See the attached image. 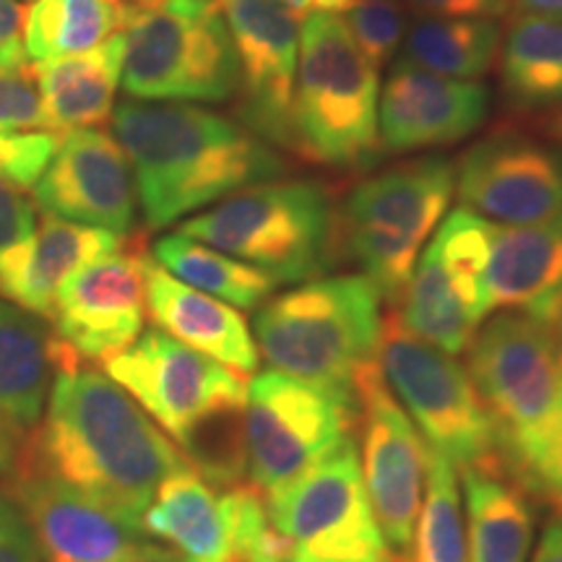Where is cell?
<instances>
[{
  "instance_id": "7402d4cb",
  "label": "cell",
  "mask_w": 562,
  "mask_h": 562,
  "mask_svg": "<svg viewBox=\"0 0 562 562\" xmlns=\"http://www.w3.org/2000/svg\"><path fill=\"white\" fill-rule=\"evenodd\" d=\"M63 344L50 323L0 297V482L45 417Z\"/></svg>"
},
{
  "instance_id": "f1b7e54d",
  "label": "cell",
  "mask_w": 562,
  "mask_h": 562,
  "mask_svg": "<svg viewBox=\"0 0 562 562\" xmlns=\"http://www.w3.org/2000/svg\"><path fill=\"white\" fill-rule=\"evenodd\" d=\"M151 258L175 279L227 302L237 311H258L266 300L273 297V290L279 286L271 273L237 261L227 252L180 235V232L159 237L151 248Z\"/></svg>"
},
{
  "instance_id": "b9f144b4",
  "label": "cell",
  "mask_w": 562,
  "mask_h": 562,
  "mask_svg": "<svg viewBox=\"0 0 562 562\" xmlns=\"http://www.w3.org/2000/svg\"><path fill=\"white\" fill-rule=\"evenodd\" d=\"M513 13H537V16H562V0H510Z\"/></svg>"
},
{
  "instance_id": "e0dca14e",
  "label": "cell",
  "mask_w": 562,
  "mask_h": 562,
  "mask_svg": "<svg viewBox=\"0 0 562 562\" xmlns=\"http://www.w3.org/2000/svg\"><path fill=\"white\" fill-rule=\"evenodd\" d=\"M237 55V115L266 144L297 151L294 87L300 60V13L277 0H216Z\"/></svg>"
},
{
  "instance_id": "44dd1931",
  "label": "cell",
  "mask_w": 562,
  "mask_h": 562,
  "mask_svg": "<svg viewBox=\"0 0 562 562\" xmlns=\"http://www.w3.org/2000/svg\"><path fill=\"white\" fill-rule=\"evenodd\" d=\"M487 112L490 89L484 83L448 79L396 60L378 104L381 146L391 154L453 146L480 131Z\"/></svg>"
},
{
  "instance_id": "e575fe53",
  "label": "cell",
  "mask_w": 562,
  "mask_h": 562,
  "mask_svg": "<svg viewBox=\"0 0 562 562\" xmlns=\"http://www.w3.org/2000/svg\"><path fill=\"white\" fill-rule=\"evenodd\" d=\"M37 229V203L24 188L0 175V256L30 240Z\"/></svg>"
},
{
  "instance_id": "1f68e13d",
  "label": "cell",
  "mask_w": 562,
  "mask_h": 562,
  "mask_svg": "<svg viewBox=\"0 0 562 562\" xmlns=\"http://www.w3.org/2000/svg\"><path fill=\"white\" fill-rule=\"evenodd\" d=\"M409 562H469L456 469L435 451L427 461L425 501L417 516Z\"/></svg>"
},
{
  "instance_id": "7c38bea8",
  "label": "cell",
  "mask_w": 562,
  "mask_h": 562,
  "mask_svg": "<svg viewBox=\"0 0 562 562\" xmlns=\"http://www.w3.org/2000/svg\"><path fill=\"white\" fill-rule=\"evenodd\" d=\"M266 508L284 562H393L351 440L266 497Z\"/></svg>"
},
{
  "instance_id": "f6af8a7d",
  "label": "cell",
  "mask_w": 562,
  "mask_h": 562,
  "mask_svg": "<svg viewBox=\"0 0 562 562\" xmlns=\"http://www.w3.org/2000/svg\"><path fill=\"white\" fill-rule=\"evenodd\" d=\"M550 328H552L554 351H558V362H560V368H562V315H560L558 321H552V323H550Z\"/></svg>"
},
{
  "instance_id": "7a4b0ae2",
  "label": "cell",
  "mask_w": 562,
  "mask_h": 562,
  "mask_svg": "<svg viewBox=\"0 0 562 562\" xmlns=\"http://www.w3.org/2000/svg\"><path fill=\"white\" fill-rule=\"evenodd\" d=\"M112 133L136 178L146 229H165L290 165L243 123L186 102H121Z\"/></svg>"
},
{
  "instance_id": "8992f818",
  "label": "cell",
  "mask_w": 562,
  "mask_h": 562,
  "mask_svg": "<svg viewBox=\"0 0 562 562\" xmlns=\"http://www.w3.org/2000/svg\"><path fill=\"white\" fill-rule=\"evenodd\" d=\"M378 104L381 76L344 19L307 13L294 87V154L331 170H368L383 154Z\"/></svg>"
},
{
  "instance_id": "7bdbcfd3",
  "label": "cell",
  "mask_w": 562,
  "mask_h": 562,
  "mask_svg": "<svg viewBox=\"0 0 562 562\" xmlns=\"http://www.w3.org/2000/svg\"><path fill=\"white\" fill-rule=\"evenodd\" d=\"M539 128H542L547 138L554 140V146H560V149H562V104H560V108H554L550 115H544V121H542V125H539Z\"/></svg>"
},
{
  "instance_id": "836d02e7",
  "label": "cell",
  "mask_w": 562,
  "mask_h": 562,
  "mask_svg": "<svg viewBox=\"0 0 562 562\" xmlns=\"http://www.w3.org/2000/svg\"><path fill=\"white\" fill-rule=\"evenodd\" d=\"M0 131H53L32 60L13 68H0Z\"/></svg>"
},
{
  "instance_id": "9a60e30c",
  "label": "cell",
  "mask_w": 562,
  "mask_h": 562,
  "mask_svg": "<svg viewBox=\"0 0 562 562\" xmlns=\"http://www.w3.org/2000/svg\"><path fill=\"white\" fill-rule=\"evenodd\" d=\"M355 396L364 492L391 560L409 562L430 448L422 442L412 417L391 393L378 360L355 378Z\"/></svg>"
},
{
  "instance_id": "f35d334b",
  "label": "cell",
  "mask_w": 562,
  "mask_h": 562,
  "mask_svg": "<svg viewBox=\"0 0 562 562\" xmlns=\"http://www.w3.org/2000/svg\"><path fill=\"white\" fill-rule=\"evenodd\" d=\"M531 562H562V508H554V516L544 526Z\"/></svg>"
},
{
  "instance_id": "8d00e7d4",
  "label": "cell",
  "mask_w": 562,
  "mask_h": 562,
  "mask_svg": "<svg viewBox=\"0 0 562 562\" xmlns=\"http://www.w3.org/2000/svg\"><path fill=\"white\" fill-rule=\"evenodd\" d=\"M404 9L417 16L453 19H503L510 13V0H402Z\"/></svg>"
},
{
  "instance_id": "74e56055",
  "label": "cell",
  "mask_w": 562,
  "mask_h": 562,
  "mask_svg": "<svg viewBox=\"0 0 562 562\" xmlns=\"http://www.w3.org/2000/svg\"><path fill=\"white\" fill-rule=\"evenodd\" d=\"M24 21L26 9L19 0H0V68L26 63Z\"/></svg>"
},
{
  "instance_id": "5b68a950",
  "label": "cell",
  "mask_w": 562,
  "mask_h": 562,
  "mask_svg": "<svg viewBox=\"0 0 562 562\" xmlns=\"http://www.w3.org/2000/svg\"><path fill=\"white\" fill-rule=\"evenodd\" d=\"M381 305V292L364 273L302 281L258 307V357L269 370L355 393V378L378 360Z\"/></svg>"
},
{
  "instance_id": "d6986e66",
  "label": "cell",
  "mask_w": 562,
  "mask_h": 562,
  "mask_svg": "<svg viewBox=\"0 0 562 562\" xmlns=\"http://www.w3.org/2000/svg\"><path fill=\"white\" fill-rule=\"evenodd\" d=\"M0 487L30 521L42 562H123L144 542L136 526L47 472L32 453V440Z\"/></svg>"
},
{
  "instance_id": "ab89813d",
  "label": "cell",
  "mask_w": 562,
  "mask_h": 562,
  "mask_svg": "<svg viewBox=\"0 0 562 562\" xmlns=\"http://www.w3.org/2000/svg\"><path fill=\"white\" fill-rule=\"evenodd\" d=\"M123 562H188L178 550L172 547H161L151 542H140Z\"/></svg>"
},
{
  "instance_id": "f546056e",
  "label": "cell",
  "mask_w": 562,
  "mask_h": 562,
  "mask_svg": "<svg viewBox=\"0 0 562 562\" xmlns=\"http://www.w3.org/2000/svg\"><path fill=\"white\" fill-rule=\"evenodd\" d=\"M501 24L492 19L417 16L404 37V60L448 76L480 81L490 74L501 50Z\"/></svg>"
},
{
  "instance_id": "4fadbf2b",
  "label": "cell",
  "mask_w": 562,
  "mask_h": 562,
  "mask_svg": "<svg viewBox=\"0 0 562 562\" xmlns=\"http://www.w3.org/2000/svg\"><path fill=\"white\" fill-rule=\"evenodd\" d=\"M140 531L167 542L188 562L284 560L261 492L243 482L216 487L191 463L159 484Z\"/></svg>"
},
{
  "instance_id": "8fae6325",
  "label": "cell",
  "mask_w": 562,
  "mask_h": 562,
  "mask_svg": "<svg viewBox=\"0 0 562 562\" xmlns=\"http://www.w3.org/2000/svg\"><path fill=\"white\" fill-rule=\"evenodd\" d=\"M355 427V393L266 368L248 381L243 414L245 474L269 497L334 453Z\"/></svg>"
},
{
  "instance_id": "2e32d148",
  "label": "cell",
  "mask_w": 562,
  "mask_h": 562,
  "mask_svg": "<svg viewBox=\"0 0 562 562\" xmlns=\"http://www.w3.org/2000/svg\"><path fill=\"white\" fill-rule=\"evenodd\" d=\"M149 263L146 235L131 232L121 248L83 266L55 294L47 323L83 364L100 368L144 334Z\"/></svg>"
},
{
  "instance_id": "d6a6232c",
  "label": "cell",
  "mask_w": 562,
  "mask_h": 562,
  "mask_svg": "<svg viewBox=\"0 0 562 562\" xmlns=\"http://www.w3.org/2000/svg\"><path fill=\"white\" fill-rule=\"evenodd\" d=\"M341 19L355 45L378 70L396 58L409 30V11L402 0H355Z\"/></svg>"
},
{
  "instance_id": "d4e9b609",
  "label": "cell",
  "mask_w": 562,
  "mask_h": 562,
  "mask_svg": "<svg viewBox=\"0 0 562 562\" xmlns=\"http://www.w3.org/2000/svg\"><path fill=\"white\" fill-rule=\"evenodd\" d=\"M562 292V214L554 220L501 227L495 224L487 263L490 311L539 318Z\"/></svg>"
},
{
  "instance_id": "3957f363",
  "label": "cell",
  "mask_w": 562,
  "mask_h": 562,
  "mask_svg": "<svg viewBox=\"0 0 562 562\" xmlns=\"http://www.w3.org/2000/svg\"><path fill=\"white\" fill-rule=\"evenodd\" d=\"M467 372L505 474L562 508V368L552 328L529 313L495 315L469 344Z\"/></svg>"
},
{
  "instance_id": "9c48e42d",
  "label": "cell",
  "mask_w": 562,
  "mask_h": 562,
  "mask_svg": "<svg viewBox=\"0 0 562 562\" xmlns=\"http://www.w3.org/2000/svg\"><path fill=\"white\" fill-rule=\"evenodd\" d=\"M121 87L138 102H227L237 55L216 0H138L123 26Z\"/></svg>"
},
{
  "instance_id": "d590c367",
  "label": "cell",
  "mask_w": 562,
  "mask_h": 562,
  "mask_svg": "<svg viewBox=\"0 0 562 562\" xmlns=\"http://www.w3.org/2000/svg\"><path fill=\"white\" fill-rule=\"evenodd\" d=\"M0 562H42L30 521L3 487H0Z\"/></svg>"
},
{
  "instance_id": "4dcf8cb0",
  "label": "cell",
  "mask_w": 562,
  "mask_h": 562,
  "mask_svg": "<svg viewBox=\"0 0 562 562\" xmlns=\"http://www.w3.org/2000/svg\"><path fill=\"white\" fill-rule=\"evenodd\" d=\"M125 19L121 0H34L24 21L26 58L45 63L94 50L123 32Z\"/></svg>"
},
{
  "instance_id": "277c9868",
  "label": "cell",
  "mask_w": 562,
  "mask_h": 562,
  "mask_svg": "<svg viewBox=\"0 0 562 562\" xmlns=\"http://www.w3.org/2000/svg\"><path fill=\"white\" fill-rule=\"evenodd\" d=\"M102 368L178 442L203 480L240 482L248 375L224 368L159 328L140 334Z\"/></svg>"
},
{
  "instance_id": "4316f807",
  "label": "cell",
  "mask_w": 562,
  "mask_h": 562,
  "mask_svg": "<svg viewBox=\"0 0 562 562\" xmlns=\"http://www.w3.org/2000/svg\"><path fill=\"white\" fill-rule=\"evenodd\" d=\"M469 562H526L533 542L529 492L501 469H467Z\"/></svg>"
},
{
  "instance_id": "52a82bcc",
  "label": "cell",
  "mask_w": 562,
  "mask_h": 562,
  "mask_svg": "<svg viewBox=\"0 0 562 562\" xmlns=\"http://www.w3.org/2000/svg\"><path fill=\"white\" fill-rule=\"evenodd\" d=\"M453 193L456 165L435 154L370 175L334 211V256L341 248L383 300L396 302Z\"/></svg>"
},
{
  "instance_id": "60d3db41",
  "label": "cell",
  "mask_w": 562,
  "mask_h": 562,
  "mask_svg": "<svg viewBox=\"0 0 562 562\" xmlns=\"http://www.w3.org/2000/svg\"><path fill=\"white\" fill-rule=\"evenodd\" d=\"M277 3L297 13H339L347 11L355 0H277Z\"/></svg>"
},
{
  "instance_id": "5bb4252c",
  "label": "cell",
  "mask_w": 562,
  "mask_h": 562,
  "mask_svg": "<svg viewBox=\"0 0 562 562\" xmlns=\"http://www.w3.org/2000/svg\"><path fill=\"white\" fill-rule=\"evenodd\" d=\"M495 224L459 209L438 224L398 297V318L414 336L448 355H463L487 305V263Z\"/></svg>"
},
{
  "instance_id": "6da1fadb",
  "label": "cell",
  "mask_w": 562,
  "mask_h": 562,
  "mask_svg": "<svg viewBox=\"0 0 562 562\" xmlns=\"http://www.w3.org/2000/svg\"><path fill=\"white\" fill-rule=\"evenodd\" d=\"M32 453L47 472L138 531L159 484L188 463L178 442L108 372L83 364L68 347L32 435Z\"/></svg>"
},
{
  "instance_id": "30bf717a",
  "label": "cell",
  "mask_w": 562,
  "mask_h": 562,
  "mask_svg": "<svg viewBox=\"0 0 562 562\" xmlns=\"http://www.w3.org/2000/svg\"><path fill=\"white\" fill-rule=\"evenodd\" d=\"M378 364L414 427L459 472L503 469L495 432L472 378L453 355L422 341L398 318L383 315Z\"/></svg>"
},
{
  "instance_id": "ac0fdd59",
  "label": "cell",
  "mask_w": 562,
  "mask_h": 562,
  "mask_svg": "<svg viewBox=\"0 0 562 562\" xmlns=\"http://www.w3.org/2000/svg\"><path fill=\"white\" fill-rule=\"evenodd\" d=\"M461 209L501 227H526L562 214V149L521 131H495L456 165Z\"/></svg>"
},
{
  "instance_id": "ffe728a7",
  "label": "cell",
  "mask_w": 562,
  "mask_h": 562,
  "mask_svg": "<svg viewBox=\"0 0 562 562\" xmlns=\"http://www.w3.org/2000/svg\"><path fill=\"white\" fill-rule=\"evenodd\" d=\"M32 199L42 214L131 235L136 227V178L123 146L108 131L79 128L63 140Z\"/></svg>"
},
{
  "instance_id": "bcb514c9",
  "label": "cell",
  "mask_w": 562,
  "mask_h": 562,
  "mask_svg": "<svg viewBox=\"0 0 562 562\" xmlns=\"http://www.w3.org/2000/svg\"><path fill=\"white\" fill-rule=\"evenodd\" d=\"M263 562H284V560H263Z\"/></svg>"
},
{
  "instance_id": "ba28073f",
  "label": "cell",
  "mask_w": 562,
  "mask_h": 562,
  "mask_svg": "<svg viewBox=\"0 0 562 562\" xmlns=\"http://www.w3.org/2000/svg\"><path fill=\"white\" fill-rule=\"evenodd\" d=\"M180 235L302 284L334 261L331 195L315 180H263L182 220Z\"/></svg>"
},
{
  "instance_id": "83f0119b",
  "label": "cell",
  "mask_w": 562,
  "mask_h": 562,
  "mask_svg": "<svg viewBox=\"0 0 562 562\" xmlns=\"http://www.w3.org/2000/svg\"><path fill=\"white\" fill-rule=\"evenodd\" d=\"M501 89L513 110L542 112L562 104V16L516 13L497 50Z\"/></svg>"
},
{
  "instance_id": "cb8c5ba5",
  "label": "cell",
  "mask_w": 562,
  "mask_h": 562,
  "mask_svg": "<svg viewBox=\"0 0 562 562\" xmlns=\"http://www.w3.org/2000/svg\"><path fill=\"white\" fill-rule=\"evenodd\" d=\"M146 307L159 331L170 334L186 347L240 375H252L258 370L261 357L243 313L175 279L170 271L154 263V258L146 273Z\"/></svg>"
},
{
  "instance_id": "ee69618b",
  "label": "cell",
  "mask_w": 562,
  "mask_h": 562,
  "mask_svg": "<svg viewBox=\"0 0 562 562\" xmlns=\"http://www.w3.org/2000/svg\"><path fill=\"white\" fill-rule=\"evenodd\" d=\"M560 315H562V292L558 294V297H554V300L550 302V305L544 307L542 315H539V321H542V323H547V326H550V323H552V321H558Z\"/></svg>"
},
{
  "instance_id": "603a6c76",
  "label": "cell",
  "mask_w": 562,
  "mask_h": 562,
  "mask_svg": "<svg viewBox=\"0 0 562 562\" xmlns=\"http://www.w3.org/2000/svg\"><path fill=\"white\" fill-rule=\"evenodd\" d=\"M123 240L115 232L42 214L30 240L0 256V297L47 321L60 286Z\"/></svg>"
},
{
  "instance_id": "484cf974",
  "label": "cell",
  "mask_w": 562,
  "mask_h": 562,
  "mask_svg": "<svg viewBox=\"0 0 562 562\" xmlns=\"http://www.w3.org/2000/svg\"><path fill=\"white\" fill-rule=\"evenodd\" d=\"M125 40L112 34L94 50L34 63L50 128L58 133L94 128L112 117L121 87Z\"/></svg>"
}]
</instances>
